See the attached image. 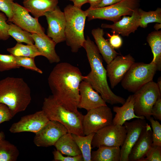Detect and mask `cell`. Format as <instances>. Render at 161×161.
<instances>
[{
	"label": "cell",
	"instance_id": "6da1fadb",
	"mask_svg": "<svg viewBox=\"0 0 161 161\" xmlns=\"http://www.w3.org/2000/svg\"><path fill=\"white\" fill-rule=\"evenodd\" d=\"M84 78L78 67L65 62L57 64L48 78L53 98L67 109L79 113L78 110L80 99L79 88Z\"/></svg>",
	"mask_w": 161,
	"mask_h": 161
},
{
	"label": "cell",
	"instance_id": "7a4b0ae2",
	"mask_svg": "<svg viewBox=\"0 0 161 161\" xmlns=\"http://www.w3.org/2000/svg\"><path fill=\"white\" fill-rule=\"evenodd\" d=\"M85 50L91 68L90 72L84 76L83 80L89 83L93 88L100 94L106 103L113 105L123 104L126 100L115 94L108 84L106 69L103 64V58L94 42L87 36L83 47Z\"/></svg>",
	"mask_w": 161,
	"mask_h": 161
},
{
	"label": "cell",
	"instance_id": "3957f363",
	"mask_svg": "<svg viewBox=\"0 0 161 161\" xmlns=\"http://www.w3.org/2000/svg\"><path fill=\"white\" fill-rule=\"evenodd\" d=\"M30 88L22 78L8 77L0 80V103L6 105L14 117L31 102Z\"/></svg>",
	"mask_w": 161,
	"mask_h": 161
},
{
	"label": "cell",
	"instance_id": "277c9868",
	"mask_svg": "<svg viewBox=\"0 0 161 161\" xmlns=\"http://www.w3.org/2000/svg\"><path fill=\"white\" fill-rule=\"evenodd\" d=\"M66 19L65 41L73 53L83 47L85 38L84 30L87 13L81 8L69 4L64 8Z\"/></svg>",
	"mask_w": 161,
	"mask_h": 161
},
{
	"label": "cell",
	"instance_id": "5b68a950",
	"mask_svg": "<svg viewBox=\"0 0 161 161\" xmlns=\"http://www.w3.org/2000/svg\"><path fill=\"white\" fill-rule=\"evenodd\" d=\"M42 110L50 120L58 122L67 129L68 133L84 136L83 129L84 115L69 111L58 103L52 95L44 100Z\"/></svg>",
	"mask_w": 161,
	"mask_h": 161
},
{
	"label": "cell",
	"instance_id": "8992f818",
	"mask_svg": "<svg viewBox=\"0 0 161 161\" xmlns=\"http://www.w3.org/2000/svg\"><path fill=\"white\" fill-rule=\"evenodd\" d=\"M140 0H122L116 4L103 7L86 10L88 21L95 19H105L114 23L124 16H131L139 8Z\"/></svg>",
	"mask_w": 161,
	"mask_h": 161
},
{
	"label": "cell",
	"instance_id": "52a82bcc",
	"mask_svg": "<svg viewBox=\"0 0 161 161\" xmlns=\"http://www.w3.org/2000/svg\"><path fill=\"white\" fill-rule=\"evenodd\" d=\"M157 71V66L154 63L135 62L120 82L121 86L129 92L134 93L152 81Z\"/></svg>",
	"mask_w": 161,
	"mask_h": 161
},
{
	"label": "cell",
	"instance_id": "ba28073f",
	"mask_svg": "<svg viewBox=\"0 0 161 161\" xmlns=\"http://www.w3.org/2000/svg\"><path fill=\"white\" fill-rule=\"evenodd\" d=\"M134 109L137 116L144 117L148 120L151 117V109L157 99L161 97V91L157 83L153 80L145 84L133 94Z\"/></svg>",
	"mask_w": 161,
	"mask_h": 161
},
{
	"label": "cell",
	"instance_id": "9c48e42d",
	"mask_svg": "<svg viewBox=\"0 0 161 161\" xmlns=\"http://www.w3.org/2000/svg\"><path fill=\"white\" fill-rule=\"evenodd\" d=\"M113 116L111 109L107 105L91 109L84 115L83 129L84 135L95 133L101 129L112 123Z\"/></svg>",
	"mask_w": 161,
	"mask_h": 161
},
{
	"label": "cell",
	"instance_id": "30bf717a",
	"mask_svg": "<svg viewBox=\"0 0 161 161\" xmlns=\"http://www.w3.org/2000/svg\"><path fill=\"white\" fill-rule=\"evenodd\" d=\"M126 134L125 126L112 123L95 133L92 142V148L100 146H117L123 145Z\"/></svg>",
	"mask_w": 161,
	"mask_h": 161
},
{
	"label": "cell",
	"instance_id": "8fae6325",
	"mask_svg": "<svg viewBox=\"0 0 161 161\" xmlns=\"http://www.w3.org/2000/svg\"><path fill=\"white\" fill-rule=\"evenodd\" d=\"M68 132L67 129L63 124L57 121L49 120L35 133L33 142L38 147L52 146L60 137Z\"/></svg>",
	"mask_w": 161,
	"mask_h": 161
},
{
	"label": "cell",
	"instance_id": "7c38bea8",
	"mask_svg": "<svg viewBox=\"0 0 161 161\" xmlns=\"http://www.w3.org/2000/svg\"><path fill=\"white\" fill-rule=\"evenodd\" d=\"M44 16L48 24L47 35L56 44L65 41L66 22L64 12L57 5L46 13Z\"/></svg>",
	"mask_w": 161,
	"mask_h": 161
},
{
	"label": "cell",
	"instance_id": "4fadbf2b",
	"mask_svg": "<svg viewBox=\"0 0 161 161\" xmlns=\"http://www.w3.org/2000/svg\"><path fill=\"white\" fill-rule=\"evenodd\" d=\"M130 54L125 56L117 55L106 66L107 76L112 88L120 83L132 65L135 62Z\"/></svg>",
	"mask_w": 161,
	"mask_h": 161
},
{
	"label": "cell",
	"instance_id": "5bb4252c",
	"mask_svg": "<svg viewBox=\"0 0 161 161\" xmlns=\"http://www.w3.org/2000/svg\"><path fill=\"white\" fill-rule=\"evenodd\" d=\"M10 22L31 33L44 34V30L39 23L38 18L33 17L24 7L14 2L13 16Z\"/></svg>",
	"mask_w": 161,
	"mask_h": 161
},
{
	"label": "cell",
	"instance_id": "9a60e30c",
	"mask_svg": "<svg viewBox=\"0 0 161 161\" xmlns=\"http://www.w3.org/2000/svg\"><path fill=\"white\" fill-rule=\"evenodd\" d=\"M49 120L41 110L22 117L18 121L12 124L9 131L13 133L30 132L35 134Z\"/></svg>",
	"mask_w": 161,
	"mask_h": 161
},
{
	"label": "cell",
	"instance_id": "2e32d148",
	"mask_svg": "<svg viewBox=\"0 0 161 161\" xmlns=\"http://www.w3.org/2000/svg\"><path fill=\"white\" fill-rule=\"evenodd\" d=\"M147 123L145 119L137 118L131 122L127 121L124 124L126 134L123 143L120 148V161H128L130 151Z\"/></svg>",
	"mask_w": 161,
	"mask_h": 161
},
{
	"label": "cell",
	"instance_id": "e0dca14e",
	"mask_svg": "<svg viewBox=\"0 0 161 161\" xmlns=\"http://www.w3.org/2000/svg\"><path fill=\"white\" fill-rule=\"evenodd\" d=\"M80 99L78 108L88 111L100 106L107 105L106 103L87 82L82 81L79 88Z\"/></svg>",
	"mask_w": 161,
	"mask_h": 161
},
{
	"label": "cell",
	"instance_id": "ac0fdd59",
	"mask_svg": "<svg viewBox=\"0 0 161 161\" xmlns=\"http://www.w3.org/2000/svg\"><path fill=\"white\" fill-rule=\"evenodd\" d=\"M138 9L131 16H123L120 20L112 24H102L101 27L102 28L111 29L113 33L121 34L123 36H128L131 33H134L140 27Z\"/></svg>",
	"mask_w": 161,
	"mask_h": 161
},
{
	"label": "cell",
	"instance_id": "d6986e66",
	"mask_svg": "<svg viewBox=\"0 0 161 161\" xmlns=\"http://www.w3.org/2000/svg\"><path fill=\"white\" fill-rule=\"evenodd\" d=\"M152 131L148 123L138 139L132 148L128 156V161H141L152 143Z\"/></svg>",
	"mask_w": 161,
	"mask_h": 161
},
{
	"label": "cell",
	"instance_id": "ffe728a7",
	"mask_svg": "<svg viewBox=\"0 0 161 161\" xmlns=\"http://www.w3.org/2000/svg\"><path fill=\"white\" fill-rule=\"evenodd\" d=\"M34 45L50 63H58L60 61L59 56L56 53L55 46L57 44L51 38L44 34L31 33Z\"/></svg>",
	"mask_w": 161,
	"mask_h": 161
},
{
	"label": "cell",
	"instance_id": "44dd1931",
	"mask_svg": "<svg viewBox=\"0 0 161 161\" xmlns=\"http://www.w3.org/2000/svg\"><path fill=\"white\" fill-rule=\"evenodd\" d=\"M134 98L133 95H130L121 106H114L113 111L116 113L113 118L112 124L123 125L127 120L134 118L145 119L144 117L137 116L134 113Z\"/></svg>",
	"mask_w": 161,
	"mask_h": 161
},
{
	"label": "cell",
	"instance_id": "7402d4cb",
	"mask_svg": "<svg viewBox=\"0 0 161 161\" xmlns=\"http://www.w3.org/2000/svg\"><path fill=\"white\" fill-rule=\"evenodd\" d=\"M91 33L96 45L103 59L107 64L109 63L119 55L104 37V32L102 28L98 27L92 29Z\"/></svg>",
	"mask_w": 161,
	"mask_h": 161
},
{
	"label": "cell",
	"instance_id": "603a6c76",
	"mask_svg": "<svg viewBox=\"0 0 161 161\" xmlns=\"http://www.w3.org/2000/svg\"><path fill=\"white\" fill-rule=\"evenodd\" d=\"M58 0H24V7L34 17L38 18L58 5Z\"/></svg>",
	"mask_w": 161,
	"mask_h": 161
},
{
	"label": "cell",
	"instance_id": "cb8c5ba5",
	"mask_svg": "<svg viewBox=\"0 0 161 161\" xmlns=\"http://www.w3.org/2000/svg\"><path fill=\"white\" fill-rule=\"evenodd\" d=\"M54 146L62 154L70 156L82 154L81 151L71 134L68 132L60 137Z\"/></svg>",
	"mask_w": 161,
	"mask_h": 161
},
{
	"label": "cell",
	"instance_id": "d4e9b609",
	"mask_svg": "<svg viewBox=\"0 0 161 161\" xmlns=\"http://www.w3.org/2000/svg\"><path fill=\"white\" fill-rule=\"evenodd\" d=\"M120 148L117 146H100L91 153V161H120Z\"/></svg>",
	"mask_w": 161,
	"mask_h": 161
},
{
	"label": "cell",
	"instance_id": "484cf974",
	"mask_svg": "<svg viewBox=\"0 0 161 161\" xmlns=\"http://www.w3.org/2000/svg\"><path fill=\"white\" fill-rule=\"evenodd\" d=\"M147 41L153 54L151 63L156 65L157 71L161 70V30L151 32L148 35Z\"/></svg>",
	"mask_w": 161,
	"mask_h": 161
},
{
	"label": "cell",
	"instance_id": "4316f807",
	"mask_svg": "<svg viewBox=\"0 0 161 161\" xmlns=\"http://www.w3.org/2000/svg\"><path fill=\"white\" fill-rule=\"evenodd\" d=\"M95 133H92L84 136L71 134L80 150L83 161H91L92 142Z\"/></svg>",
	"mask_w": 161,
	"mask_h": 161
},
{
	"label": "cell",
	"instance_id": "83f0119b",
	"mask_svg": "<svg viewBox=\"0 0 161 161\" xmlns=\"http://www.w3.org/2000/svg\"><path fill=\"white\" fill-rule=\"evenodd\" d=\"M7 51L11 54L16 57L35 58L42 54L34 44L24 45L17 43L13 47L8 48Z\"/></svg>",
	"mask_w": 161,
	"mask_h": 161
},
{
	"label": "cell",
	"instance_id": "f1b7e54d",
	"mask_svg": "<svg viewBox=\"0 0 161 161\" xmlns=\"http://www.w3.org/2000/svg\"><path fill=\"white\" fill-rule=\"evenodd\" d=\"M19 152L17 147L4 139H0V161H15Z\"/></svg>",
	"mask_w": 161,
	"mask_h": 161
},
{
	"label": "cell",
	"instance_id": "f546056e",
	"mask_svg": "<svg viewBox=\"0 0 161 161\" xmlns=\"http://www.w3.org/2000/svg\"><path fill=\"white\" fill-rule=\"evenodd\" d=\"M8 33L18 43L24 42L27 44H34V41L31 36V33L25 31L16 24L10 22Z\"/></svg>",
	"mask_w": 161,
	"mask_h": 161
},
{
	"label": "cell",
	"instance_id": "4dcf8cb0",
	"mask_svg": "<svg viewBox=\"0 0 161 161\" xmlns=\"http://www.w3.org/2000/svg\"><path fill=\"white\" fill-rule=\"evenodd\" d=\"M138 12L140 16L139 26L146 28L148 24L156 22L161 23V8L158 7L155 10L144 11L139 8Z\"/></svg>",
	"mask_w": 161,
	"mask_h": 161
},
{
	"label": "cell",
	"instance_id": "1f68e13d",
	"mask_svg": "<svg viewBox=\"0 0 161 161\" xmlns=\"http://www.w3.org/2000/svg\"><path fill=\"white\" fill-rule=\"evenodd\" d=\"M19 68L16 64V57L11 54H0V72Z\"/></svg>",
	"mask_w": 161,
	"mask_h": 161
},
{
	"label": "cell",
	"instance_id": "d6a6232c",
	"mask_svg": "<svg viewBox=\"0 0 161 161\" xmlns=\"http://www.w3.org/2000/svg\"><path fill=\"white\" fill-rule=\"evenodd\" d=\"M16 57V64L19 68L22 67L25 69L33 70L41 74L43 73L42 70L36 66L35 58Z\"/></svg>",
	"mask_w": 161,
	"mask_h": 161
},
{
	"label": "cell",
	"instance_id": "836d02e7",
	"mask_svg": "<svg viewBox=\"0 0 161 161\" xmlns=\"http://www.w3.org/2000/svg\"><path fill=\"white\" fill-rule=\"evenodd\" d=\"M148 120L152 129V145L161 146V125L152 117H151Z\"/></svg>",
	"mask_w": 161,
	"mask_h": 161
},
{
	"label": "cell",
	"instance_id": "e575fe53",
	"mask_svg": "<svg viewBox=\"0 0 161 161\" xmlns=\"http://www.w3.org/2000/svg\"><path fill=\"white\" fill-rule=\"evenodd\" d=\"M141 161H161V146L152 145Z\"/></svg>",
	"mask_w": 161,
	"mask_h": 161
},
{
	"label": "cell",
	"instance_id": "d590c367",
	"mask_svg": "<svg viewBox=\"0 0 161 161\" xmlns=\"http://www.w3.org/2000/svg\"><path fill=\"white\" fill-rule=\"evenodd\" d=\"M14 0H0V10L8 18L7 22H10L13 17Z\"/></svg>",
	"mask_w": 161,
	"mask_h": 161
},
{
	"label": "cell",
	"instance_id": "8d00e7d4",
	"mask_svg": "<svg viewBox=\"0 0 161 161\" xmlns=\"http://www.w3.org/2000/svg\"><path fill=\"white\" fill-rule=\"evenodd\" d=\"M7 20L6 15L0 12V40H6L10 37L8 33L10 25L7 23Z\"/></svg>",
	"mask_w": 161,
	"mask_h": 161
},
{
	"label": "cell",
	"instance_id": "74e56055",
	"mask_svg": "<svg viewBox=\"0 0 161 161\" xmlns=\"http://www.w3.org/2000/svg\"><path fill=\"white\" fill-rule=\"evenodd\" d=\"M54 160L55 161H83L82 154L75 156H64L56 149H54L52 152Z\"/></svg>",
	"mask_w": 161,
	"mask_h": 161
},
{
	"label": "cell",
	"instance_id": "f35d334b",
	"mask_svg": "<svg viewBox=\"0 0 161 161\" xmlns=\"http://www.w3.org/2000/svg\"><path fill=\"white\" fill-rule=\"evenodd\" d=\"M13 117L12 113L5 104L0 103V124L11 120Z\"/></svg>",
	"mask_w": 161,
	"mask_h": 161
},
{
	"label": "cell",
	"instance_id": "ab89813d",
	"mask_svg": "<svg viewBox=\"0 0 161 161\" xmlns=\"http://www.w3.org/2000/svg\"><path fill=\"white\" fill-rule=\"evenodd\" d=\"M112 35L109 34H107L109 37V42L114 49H119L122 46L123 44L122 38L119 34L114 33Z\"/></svg>",
	"mask_w": 161,
	"mask_h": 161
},
{
	"label": "cell",
	"instance_id": "60d3db41",
	"mask_svg": "<svg viewBox=\"0 0 161 161\" xmlns=\"http://www.w3.org/2000/svg\"><path fill=\"white\" fill-rule=\"evenodd\" d=\"M151 115L154 118L161 120V98L160 97L153 106L151 111Z\"/></svg>",
	"mask_w": 161,
	"mask_h": 161
},
{
	"label": "cell",
	"instance_id": "b9f144b4",
	"mask_svg": "<svg viewBox=\"0 0 161 161\" xmlns=\"http://www.w3.org/2000/svg\"><path fill=\"white\" fill-rule=\"evenodd\" d=\"M122 0H102L97 8L103 7L112 5L119 2Z\"/></svg>",
	"mask_w": 161,
	"mask_h": 161
},
{
	"label": "cell",
	"instance_id": "7bdbcfd3",
	"mask_svg": "<svg viewBox=\"0 0 161 161\" xmlns=\"http://www.w3.org/2000/svg\"><path fill=\"white\" fill-rule=\"evenodd\" d=\"M72 1L73 5L79 8H81V7L85 4L88 3V0H68Z\"/></svg>",
	"mask_w": 161,
	"mask_h": 161
},
{
	"label": "cell",
	"instance_id": "ee69618b",
	"mask_svg": "<svg viewBox=\"0 0 161 161\" xmlns=\"http://www.w3.org/2000/svg\"><path fill=\"white\" fill-rule=\"evenodd\" d=\"M102 1V0H88V3L90 4L89 8L93 9L97 8Z\"/></svg>",
	"mask_w": 161,
	"mask_h": 161
},
{
	"label": "cell",
	"instance_id": "f6af8a7d",
	"mask_svg": "<svg viewBox=\"0 0 161 161\" xmlns=\"http://www.w3.org/2000/svg\"><path fill=\"white\" fill-rule=\"evenodd\" d=\"M154 27L156 31H158L161 28V23H157L154 25Z\"/></svg>",
	"mask_w": 161,
	"mask_h": 161
},
{
	"label": "cell",
	"instance_id": "bcb514c9",
	"mask_svg": "<svg viewBox=\"0 0 161 161\" xmlns=\"http://www.w3.org/2000/svg\"><path fill=\"white\" fill-rule=\"evenodd\" d=\"M158 88L160 91H161V78L160 77L158 79L157 83Z\"/></svg>",
	"mask_w": 161,
	"mask_h": 161
},
{
	"label": "cell",
	"instance_id": "7dc6e473",
	"mask_svg": "<svg viewBox=\"0 0 161 161\" xmlns=\"http://www.w3.org/2000/svg\"><path fill=\"white\" fill-rule=\"evenodd\" d=\"M4 135L2 132H0V139H4Z\"/></svg>",
	"mask_w": 161,
	"mask_h": 161
}]
</instances>
